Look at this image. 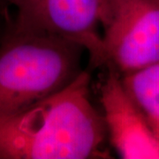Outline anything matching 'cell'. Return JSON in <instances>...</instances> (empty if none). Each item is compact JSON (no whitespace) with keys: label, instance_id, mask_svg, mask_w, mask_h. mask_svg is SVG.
I'll return each mask as SVG.
<instances>
[{"label":"cell","instance_id":"obj_2","mask_svg":"<svg viewBox=\"0 0 159 159\" xmlns=\"http://www.w3.org/2000/svg\"><path fill=\"white\" fill-rule=\"evenodd\" d=\"M80 46L11 31L0 45V116L18 113L63 89L81 72Z\"/></svg>","mask_w":159,"mask_h":159},{"label":"cell","instance_id":"obj_1","mask_svg":"<svg viewBox=\"0 0 159 159\" xmlns=\"http://www.w3.org/2000/svg\"><path fill=\"white\" fill-rule=\"evenodd\" d=\"M90 75L18 113L0 116V159L103 158L106 128L89 98Z\"/></svg>","mask_w":159,"mask_h":159},{"label":"cell","instance_id":"obj_4","mask_svg":"<svg viewBox=\"0 0 159 159\" xmlns=\"http://www.w3.org/2000/svg\"><path fill=\"white\" fill-rule=\"evenodd\" d=\"M16 9L11 31L41 33L80 46L93 67L105 66L101 26L103 0H6Z\"/></svg>","mask_w":159,"mask_h":159},{"label":"cell","instance_id":"obj_5","mask_svg":"<svg viewBox=\"0 0 159 159\" xmlns=\"http://www.w3.org/2000/svg\"><path fill=\"white\" fill-rule=\"evenodd\" d=\"M100 87L102 119L111 142L124 159H159V142L111 66Z\"/></svg>","mask_w":159,"mask_h":159},{"label":"cell","instance_id":"obj_6","mask_svg":"<svg viewBox=\"0 0 159 159\" xmlns=\"http://www.w3.org/2000/svg\"><path fill=\"white\" fill-rule=\"evenodd\" d=\"M121 80L159 142V63L123 74Z\"/></svg>","mask_w":159,"mask_h":159},{"label":"cell","instance_id":"obj_3","mask_svg":"<svg viewBox=\"0 0 159 159\" xmlns=\"http://www.w3.org/2000/svg\"><path fill=\"white\" fill-rule=\"evenodd\" d=\"M105 66L122 74L159 63V0H103Z\"/></svg>","mask_w":159,"mask_h":159}]
</instances>
